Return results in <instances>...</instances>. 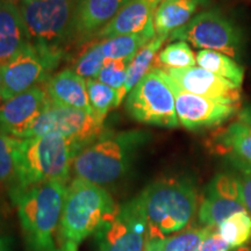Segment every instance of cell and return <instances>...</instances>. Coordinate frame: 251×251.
Returning a JSON list of instances; mask_svg holds the SVG:
<instances>
[{"mask_svg":"<svg viewBox=\"0 0 251 251\" xmlns=\"http://www.w3.org/2000/svg\"><path fill=\"white\" fill-rule=\"evenodd\" d=\"M48 99L46 91L35 86L5 100L0 107V131L15 139H24L43 112Z\"/></svg>","mask_w":251,"mask_h":251,"instance_id":"5bb4252c","label":"cell"},{"mask_svg":"<svg viewBox=\"0 0 251 251\" xmlns=\"http://www.w3.org/2000/svg\"><path fill=\"white\" fill-rule=\"evenodd\" d=\"M168 37L169 36L166 35H155L151 41H149L146 46L142 47L137 51V54L134 56V58L131 59L129 64V68H128L127 77H126L124 86L118 91L115 108H118L121 105V102L129 94L130 91L150 71V69L153 65V59L157 56V52L159 51L163 43L168 40Z\"/></svg>","mask_w":251,"mask_h":251,"instance_id":"7402d4cb","label":"cell"},{"mask_svg":"<svg viewBox=\"0 0 251 251\" xmlns=\"http://www.w3.org/2000/svg\"><path fill=\"white\" fill-rule=\"evenodd\" d=\"M29 43L23 18L11 1H0V65Z\"/></svg>","mask_w":251,"mask_h":251,"instance_id":"d6986e66","label":"cell"},{"mask_svg":"<svg viewBox=\"0 0 251 251\" xmlns=\"http://www.w3.org/2000/svg\"><path fill=\"white\" fill-rule=\"evenodd\" d=\"M199 5L197 0H162L153 17L156 35L170 36L175 30L185 26Z\"/></svg>","mask_w":251,"mask_h":251,"instance_id":"44dd1931","label":"cell"},{"mask_svg":"<svg viewBox=\"0 0 251 251\" xmlns=\"http://www.w3.org/2000/svg\"><path fill=\"white\" fill-rule=\"evenodd\" d=\"M155 35V28H150L141 33L105 39L102 42H99V45L106 59L133 58Z\"/></svg>","mask_w":251,"mask_h":251,"instance_id":"603a6c76","label":"cell"},{"mask_svg":"<svg viewBox=\"0 0 251 251\" xmlns=\"http://www.w3.org/2000/svg\"><path fill=\"white\" fill-rule=\"evenodd\" d=\"M237 118L238 122H242V124L251 127V105H247L243 108H241L238 111Z\"/></svg>","mask_w":251,"mask_h":251,"instance_id":"836d02e7","label":"cell"},{"mask_svg":"<svg viewBox=\"0 0 251 251\" xmlns=\"http://www.w3.org/2000/svg\"><path fill=\"white\" fill-rule=\"evenodd\" d=\"M5 102L4 97H2V86H1V75H0V107L2 106V103Z\"/></svg>","mask_w":251,"mask_h":251,"instance_id":"8d00e7d4","label":"cell"},{"mask_svg":"<svg viewBox=\"0 0 251 251\" xmlns=\"http://www.w3.org/2000/svg\"><path fill=\"white\" fill-rule=\"evenodd\" d=\"M76 0H25L19 7L30 45L61 58L59 46L71 31Z\"/></svg>","mask_w":251,"mask_h":251,"instance_id":"8992f818","label":"cell"},{"mask_svg":"<svg viewBox=\"0 0 251 251\" xmlns=\"http://www.w3.org/2000/svg\"><path fill=\"white\" fill-rule=\"evenodd\" d=\"M211 147L220 155H233L236 162L251 166V127L234 122L212 137Z\"/></svg>","mask_w":251,"mask_h":251,"instance_id":"ffe728a7","label":"cell"},{"mask_svg":"<svg viewBox=\"0 0 251 251\" xmlns=\"http://www.w3.org/2000/svg\"><path fill=\"white\" fill-rule=\"evenodd\" d=\"M119 206L102 186L76 178L67 188L61 219L65 243L78 244L115 218Z\"/></svg>","mask_w":251,"mask_h":251,"instance_id":"5b68a950","label":"cell"},{"mask_svg":"<svg viewBox=\"0 0 251 251\" xmlns=\"http://www.w3.org/2000/svg\"><path fill=\"white\" fill-rule=\"evenodd\" d=\"M197 64L198 67L230 81L235 86H242L244 69L227 55L213 50H199L197 54Z\"/></svg>","mask_w":251,"mask_h":251,"instance_id":"cb8c5ba5","label":"cell"},{"mask_svg":"<svg viewBox=\"0 0 251 251\" xmlns=\"http://www.w3.org/2000/svg\"><path fill=\"white\" fill-rule=\"evenodd\" d=\"M105 61L106 58L100 49V45L97 43L81 52L79 58L75 63L74 71L84 79H94L101 70Z\"/></svg>","mask_w":251,"mask_h":251,"instance_id":"f546056e","label":"cell"},{"mask_svg":"<svg viewBox=\"0 0 251 251\" xmlns=\"http://www.w3.org/2000/svg\"><path fill=\"white\" fill-rule=\"evenodd\" d=\"M157 63L162 69H186L196 67L197 56L185 41L170 43L161 50L157 56ZM153 67V65H152Z\"/></svg>","mask_w":251,"mask_h":251,"instance_id":"83f0119b","label":"cell"},{"mask_svg":"<svg viewBox=\"0 0 251 251\" xmlns=\"http://www.w3.org/2000/svg\"><path fill=\"white\" fill-rule=\"evenodd\" d=\"M238 174L236 175L240 184L241 198L246 211L251 215V166L236 162Z\"/></svg>","mask_w":251,"mask_h":251,"instance_id":"1f68e13d","label":"cell"},{"mask_svg":"<svg viewBox=\"0 0 251 251\" xmlns=\"http://www.w3.org/2000/svg\"><path fill=\"white\" fill-rule=\"evenodd\" d=\"M139 198L148 222V240L179 233L197 209L196 187L186 178L153 181Z\"/></svg>","mask_w":251,"mask_h":251,"instance_id":"3957f363","label":"cell"},{"mask_svg":"<svg viewBox=\"0 0 251 251\" xmlns=\"http://www.w3.org/2000/svg\"><path fill=\"white\" fill-rule=\"evenodd\" d=\"M126 109L134 120L163 128L179 126L176 112L175 96L163 72L152 67L130 91Z\"/></svg>","mask_w":251,"mask_h":251,"instance_id":"ba28073f","label":"cell"},{"mask_svg":"<svg viewBox=\"0 0 251 251\" xmlns=\"http://www.w3.org/2000/svg\"><path fill=\"white\" fill-rule=\"evenodd\" d=\"M0 251H9L7 243H6V241L2 237H0Z\"/></svg>","mask_w":251,"mask_h":251,"instance_id":"d590c367","label":"cell"},{"mask_svg":"<svg viewBox=\"0 0 251 251\" xmlns=\"http://www.w3.org/2000/svg\"><path fill=\"white\" fill-rule=\"evenodd\" d=\"M162 0H129L128 4L115 15L97 35L99 39H111L129 35L153 27V17Z\"/></svg>","mask_w":251,"mask_h":251,"instance_id":"2e32d148","label":"cell"},{"mask_svg":"<svg viewBox=\"0 0 251 251\" xmlns=\"http://www.w3.org/2000/svg\"><path fill=\"white\" fill-rule=\"evenodd\" d=\"M21 1H25V0H21Z\"/></svg>","mask_w":251,"mask_h":251,"instance_id":"ab89813d","label":"cell"},{"mask_svg":"<svg viewBox=\"0 0 251 251\" xmlns=\"http://www.w3.org/2000/svg\"><path fill=\"white\" fill-rule=\"evenodd\" d=\"M163 75L174 92L176 112L179 124L188 130L197 131L216 127L240 111L241 101L230 99H211L188 93L181 90L164 72Z\"/></svg>","mask_w":251,"mask_h":251,"instance_id":"30bf717a","label":"cell"},{"mask_svg":"<svg viewBox=\"0 0 251 251\" xmlns=\"http://www.w3.org/2000/svg\"><path fill=\"white\" fill-rule=\"evenodd\" d=\"M67 184L51 180L13 188L24 233L33 251H57L54 235L61 225Z\"/></svg>","mask_w":251,"mask_h":251,"instance_id":"7a4b0ae2","label":"cell"},{"mask_svg":"<svg viewBox=\"0 0 251 251\" xmlns=\"http://www.w3.org/2000/svg\"><path fill=\"white\" fill-rule=\"evenodd\" d=\"M133 58L106 59L101 70L99 71V74L97 75L94 79L119 91L124 86L126 77H127L128 68H129V64Z\"/></svg>","mask_w":251,"mask_h":251,"instance_id":"f1b7e54d","label":"cell"},{"mask_svg":"<svg viewBox=\"0 0 251 251\" xmlns=\"http://www.w3.org/2000/svg\"><path fill=\"white\" fill-rule=\"evenodd\" d=\"M231 251H251V249L246 246H242V247H238V248H234Z\"/></svg>","mask_w":251,"mask_h":251,"instance_id":"74e56055","label":"cell"},{"mask_svg":"<svg viewBox=\"0 0 251 251\" xmlns=\"http://www.w3.org/2000/svg\"><path fill=\"white\" fill-rule=\"evenodd\" d=\"M209 227L193 228L161 238L147 240L144 251H198Z\"/></svg>","mask_w":251,"mask_h":251,"instance_id":"d4e9b609","label":"cell"},{"mask_svg":"<svg viewBox=\"0 0 251 251\" xmlns=\"http://www.w3.org/2000/svg\"><path fill=\"white\" fill-rule=\"evenodd\" d=\"M86 86L94 117L100 124H103L109 111L115 108L118 91L96 79H86Z\"/></svg>","mask_w":251,"mask_h":251,"instance_id":"4316f807","label":"cell"},{"mask_svg":"<svg viewBox=\"0 0 251 251\" xmlns=\"http://www.w3.org/2000/svg\"><path fill=\"white\" fill-rule=\"evenodd\" d=\"M46 92L51 101L68 107L80 109L94 117V112L87 94L86 79H84L71 69H65L50 78L47 83Z\"/></svg>","mask_w":251,"mask_h":251,"instance_id":"ac0fdd59","label":"cell"},{"mask_svg":"<svg viewBox=\"0 0 251 251\" xmlns=\"http://www.w3.org/2000/svg\"><path fill=\"white\" fill-rule=\"evenodd\" d=\"M156 68V67H155ZM161 70L181 90L211 99H230L241 101L240 87L200 67Z\"/></svg>","mask_w":251,"mask_h":251,"instance_id":"9a60e30c","label":"cell"},{"mask_svg":"<svg viewBox=\"0 0 251 251\" xmlns=\"http://www.w3.org/2000/svg\"><path fill=\"white\" fill-rule=\"evenodd\" d=\"M101 251H144L148 222L140 198L119 207L115 218L97 233Z\"/></svg>","mask_w":251,"mask_h":251,"instance_id":"8fae6325","label":"cell"},{"mask_svg":"<svg viewBox=\"0 0 251 251\" xmlns=\"http://www.w3.org/2000/svg\"><path fill=\"white\" fill-rule=\"evenodd\" d=\"M80 151L74 140L55 133L18 139L14 151V188L51 180L67 183L71 166Z\"/></svg>","mask_w":251,"mask_h":251,"instance_id":"6da1fadb","label":"cell"},{"mask_svg":"<svg viewBox=\"0 0 251 251\" xmlns=\"http://www.w3.org/2000/svg\"><path fill=\"white\" fill-rule=\"evenodd\" d=\"M169 40L185 41L200 50H213L231 58H238L243 47V33L231 19L218 9L194 15Z\"/></svg>","mask_w":251,"mask_h":251,"instance_id":"52a82bcc","label":"cell"},{"mask_svg":"<svg viewBox=\"0 0 251 251\" xmlns=\"http://www.w3.org/2000/svg\"><path fill=\"white\" fill-rule=\"evenodd\" d=\"M63 251H77V244L75 243H65L64 246V249H63Z\"/></svg>","mask_w":251,"mask_h":251,"instance_id":"e575fe53","label":"cell"},{"mask_svg":"<svg viewBox=\"0 0 251 251\" xmlns=\"http://www.w3.org/2000/svg\"><path fill=\"white\" fill-rule=\"evenodd\" d=\"M129 0H76L71 29L79 36L98 34Z\"/></svg>","mask_w":251,"mask_h":251,"instance_id":"e0dca14e","label":"cell"},{"mask_svg":"<svg viewBox=\"0 0 251 251\" xmlns=\"http://www.w3.org/2000/svg\"><path fill=\"white\" fill-rule=\"evenodd\" d=\"M59 59L28 43L18 54L0 65L4 100L39 86Z\"/></svg>","mask_w":251,"mask_h":251,"instance_id":"7c38bea8","label":"cell"},{"mask_svg":"<svg viewBox=\"0 0 251 251\" xmlns=\"http://www.w3.org/2000/svg\"><path fill=\"white\" fill-rule=\"evenodd\" d=\"M59 134L74 140L83 150L103 135V124L80 109L59 105L48 99L45 109L25 134L24 139Z\"/></svg>","mask_w":251,"mask_h":251,"instance_id":"9c48e42d","label":"cell"},{"mask_svg":"<svg viewBox=\"0 0 251 251\" xmlns=\"http://www.w3.org/2000/svg\"><path fill=\"white\" fill-rule=\"evenodd\" d=\"M246 211L236 175L219 174L206 188L199 208V221L205 227H218L234 213Z\"/></svg>","mask_w":251,"mask_h":251,"instance_id":"4fadbf2b","label":"cell"},{"mask_svg":"<svg viewBox=\"0 0 251 251\" xmlns=\"http://www.w3.org/2000/svg\"><path fill=\"white\" fill-rule=\"evenodd\" d=\"M218 229L230 248L242 247L251 240V215L247 211L234 213L221 222Z\"/></svg>","mask_w":251,"mask_h":251,"instance_id":"484cf974","label":"cell"},{"mask_svg":"<svg viewBox=\"0 0 251 251\" xmlns=\"http://www.w3.org/2000/svg\"><path fill=\"white\" fill-rule=\"evenodd\" d=\"M147 139L148 134L141 130L103 134L76 156L72 164L75 174L99 186L114 183L127 172L135 152Z\"/></svg>","mask_w":251,"mask_h":251,"instance_id":"277c9868","label":"cell"},{"mask_svg":"<svg viewBox=\"0 0 251 251\" xmlns=\"http://www.w3.org/2000/svg\"><path fill=\"white\" fill-rule=\"evenodd\" d=\"M198 251H230V246L220 235L218 227H209Z\"/></svg>","mask_w":251,"mask_h":251,"instance_id":"d6a6232c","label":"cell"},{"mask_svg":"<svg viewBox=\"0 0 251 251\" xmlns=\"http://www.w3.org/2000/svg\"><path fill=\"white\" fill-rule=\"evenodd\" d=\"M197 1L199 2L200 5H206V4H208L209 0H197Z\"/></svg>","mask_w":251,"mask_h":251,"instance_id":"f35d334b","label":"cell"},{"mask_svg":"<svg viewBox=\"0 0 251 251\" xmlns=\"http://www.w3.org/2000/svg\"><path fill=\"white\" fill-rule=\"evenodd\" d=\"M18 139L0 131V183L15 179V144Z\"/></svg>","mask_w":251,"mask_h":251,"instance_id":"4dcf8cb0","label":"cell"}]
</instances>
